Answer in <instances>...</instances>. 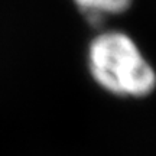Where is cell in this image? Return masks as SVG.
Segmentation results:
<instances>
[{
  "label": "cell",
  "instance_id": "obj_2",
  "mask_svg": "<svg viewBox=\"0 0 156 156\" xmlns=\"http://www.w3.org/2000/svg\"><path fill=\"white\" fill-rule=\"evenodd\" d=\"M83 9L93 13H117L124 10L132 0H75Z\"/></svg>",
  "mask_w": 156,
  "mask_h": 156
},
{
  "label": "cell",
  "instance_id": "obj_1",
  "mask_svg": "<svg viewBox=\"0 0 156 156\" xmlns=\"http://www.w3.org/2000/svg\"><path fill=\"white\" fill-rule=\"evenodd\" d=\"M90 67L95 80L116 94L145 95L156 84L155 73L137 46L119 32L101 35L91 44Z\"/></svg>",
  "mask_w": 156,
  "mask_h": 156
}]
</instances>
